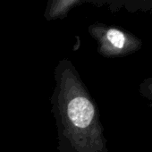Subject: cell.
<instances>
[{"label":"cell","instance_id":"1","mask_svg":"<svg viewBox=\"0 0 152 152\" xmlns=\"http://www.w3.org/2000/svg\"><path fill=\"white\" fill-rule=\"evenodd\" d=\"M90 32L98 40L99 51L106 56H124L139 51L142 40L122 29L104 24H94Z\"/></svg>","mask_w":152,"mask_h":152},{"label":"cell","instance_id":"2","mask_svg":"<svg viewBox=\"0 0 152 152\" xmlns=\"http://www.w3.org/2000/svg\"><path fill=\"white\" fill-rule=\"evenodd\" d=\"M79 1L80 0H52L47 10V18L48 20L63 18Z\"/></svg>","mask_w":152,"mask_h":152},{"label":"cell","instance_id":"3","mask_svg":"<svg viewBox=\"0 0 152 152\" xmlns=\"http://www.w3.org/2000/svg\"><path fill=\"white\" fill-rule=\"evenodd\" d=\"M140 95L148 101V106L152 107V76L144 79L139 86Z\"/></svg>","mask_w":152,"mask_h":152},{"label":"cell","instance_id":"4","mask_svg":"<svg viewBox=\"0 0 152 152\" xmlns=\"http://www.w3.org/2000/svg\"><path fill=\"white\" fill-rule=\"evenodd\" d=\"M151 70H152V68H151Z\"/></svg>","mask_w":152,"mask_h":152}]
</instances>
